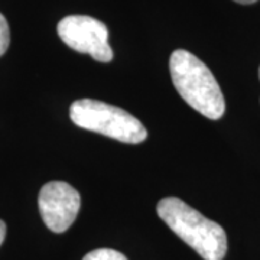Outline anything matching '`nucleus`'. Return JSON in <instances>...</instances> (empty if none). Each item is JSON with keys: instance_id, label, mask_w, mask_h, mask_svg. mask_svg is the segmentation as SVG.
Instances as JSON below:
<instances>
[{"instance_id": "1", "label": "nucleus", "mask_w": 260, "mask_h": 260, "mask_svg": "<svg viewBox=\"0 0 260 260\" xmlns=\"http://www.w3.org/2000/svg\"><path fill=\"white\" fill-rule=\"evenodd\" d=\"M172 83L179 95L203 116L218 120L225 112L221 88L210 68L194 54L177 49L169 58Z\"/></svg>"}, {"instance_id": "2", "label": "nucleus", "mask_w": 260, "mask_h": 260, "mask_svg": "<svg viewBox=\"0 0 260 260\" xmlns=\"http://www.w3.org/2000/svg\"><path fill=\"white\" fill-rule=\"evenodd\" d=\"M156 210L164 223L203 259H224L227 253V236L220 224L208 220L177 197L160 200Z\"/></svg>"}, {"instance_id": "3", "label": "nucleus", "mask_w": 260, "mask_h": 260, "mask_svg": "<svg viewBox=\"0 0 260 260\" xmlns=\"http://www.w3.org/2000/svg\"><path fill=\"white\" fill-rule=\"evenodd\" d=\"M74 124L123 143H140L148 138L145 126L123 109L91 99L77 100L70 107Z\"/></svg>"}, {"instance_id": "4", "label": "nucleus", "mask_w": 260, "mask_h": 260, "mask_svg": "<svg viewBox=\"0 0 260 260\" xmlns=\"http://www.w3.org/2000/svg\"><path fill=\"white\" fill-rule=\"evenodd\" d=\"M58 35L65 45L80 54L93 56L95 61L110 62L113 59V51L107 42V28L91 16H67L58 23Z\"/></svg>"}, {"instance_id": "5", "label": "nucleus", "mask_w": 260, "mask_h": 260, "mask_svg": "<svg viewBox=\"0 0 260 260\" xmlns=\"http://www.w3.org/2000/svg\"><path fill=\"white\" fill-rule=\"evenodd\" d=\"M39 213L51 232L64 233L74 223L81 207L78 191L62 181H52L41 188Z\"/></svg>"}, {"instance_id": "6", "label": "nucleus", "mask_w": 260, "mask_h": 260, "mask_svg": "<svg viewBox=\"0 0 260 260\" xmlns=\"http://www.w3.org/2000/svg\"><path fill=\"white\" fill-rule=\"evenodd\" d=\"M83 260H127V257L113 249H97L84 256Z\"/></svg>"}, {"instance_id": "7", "label": "nucleus", "mask_w": 260, "mask_h": 260, "mask_svg": "<svg viewBox=\"0 0 260 260\" xmlns=\"http://www.w3.org/2000/svg\"><path fill=\"white\" fill-rule=\"evenodd\" d=\"M10 44V32H9V25L6 22L5 16L0 13V56L3 55Z\"/></svg>"}, {"instance_id": "8", "label": "nucleus", "mask_w": 260, "mask_h": 260, "mask_svg": "<svg viewBox=\"0 0 260 260\" xmlns=\"http://www.w3.org/2000/svg\"><path fill=\"white\" fill-rule=\"evenodd\" d=\"M5 237H6V224H5V221L0 220V246H2V243L5 242Z\"/></svg>"}, {"instance_id": "9", "label": "nucleus", "mask_w": 260, "mask_h": 260, "mask_svg": "<svg viewBox=\"0 0 260 260\" xmlns=\"http://www.w3.org/2000/svg\"><path fill=\"white\" fill-rule=\"evenodd\" d=\"M234 2H237L240 5H251V3H256L257 0H234Z\"/></svg>"}, {"instance_id": "10", "label": "nucleus", "mask_w": 260, "mask_h": 260, "mask_svg": "<svg viewBox=\"0 0 260 260\" xmlns=\"http://www.w3.org/2000/svg\"><path fill=\"white\" fill-rule=\"evenodd\" d=\"M259 78H260V68H259Z\"/></svg>"}]
</instances>
